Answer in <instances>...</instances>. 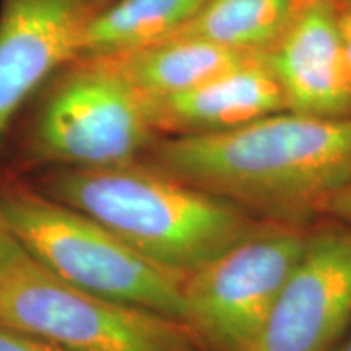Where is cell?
I'll list each match as a JSON object with an SVG mask.
<instances>
[{
	"label": "cell",
	"mask_w": 351,
	"mask_h": 351,
	"mask_svg": "<svg viewBox=\"0 0 351 351\" xmlns=\"http://www.w3.org/2000/svg\"><path fill=\"white\" fill-rule=\"evenodd\" d=\"M0 212L25 252L62 282L186 324L182 280L80 210L13 184L0 191Z\"/></svg>",
	"instance_id": "3957f363"
},
{
	"label": "cell",
	"mask_w": 351,
	"mask_h": 351,
	"mask_svg": "<svg viewBox=\"0 0 351 351\" xmlns=\"http://www.w3.org/2000/svg\"><path fill=\"white\" fill-rule=\"evenodd\" d=\"M112 0H0V142L23 104L80 57Z\"/></svg>",
	"instance_id": "ba28073f"
},
{
	"label": "cell",
	"mask_w": 351,
	"mask_h": 351,
	"mask_svg": "<svg viewBox=\"0 0 351 351\" xmlns=\"http://www.w3.org/2000/svg\"><path fill=\"white\" fill-rule=\"evenodd\" d=\"M304 226L261 219L182 280L186 324L210 351H247L304 252Z\"/></svg>",
	"instance_id": "8992f818"
},
{
	"label": "cell",
	"mask_w": 351,
	"mask_h": 351,
	"mask_svg": "<svg viewBox=\"0 0 351 351\" xmlns=\"http://www.w3.org/2000/svg\"><path fill=\"white\" fill-rule=\"evenodd\" d=\"M257 54L226 49L192 36H171L111 57L145 99L174 96L221 75Z\"/></svg>",
	"instance_id": "8fae6325"
},
{
	"label": "cell",
	"mask_w": 351,
	"mask_h": 351,
	"mask_svg": "<svg viewBox=\"0 0 351 351\" xmlns=\"http://www.w3.org/2000/svg\"><path fill=\"white\" fill-rule=\"evenodd\" d=\"M351 328V226L311 232L247 351H332Z\"/></svg>",
	"instance_id": "52a82bcc"
},
{
	"label": "cell",
	"mask_w": 351,
	"mask_h": 351,
	"mask_svg": "<svg viewBox=\"0 0 351 351\" xmlns=\"http://www.w3.org/2000/svg\"><path fill=\"white\" fill-rule=\"evenodd\" d=\"M43 192L80 210L161 270L184 280L257 226L221 197L163 173L148 161L59 168Z\"/></svg>",
	"instance_id": "7a4b0ae2"
},
{
	"label": "cell",
	"mask_w": 351,
	"mask_h": 351,
	"mask_svg": "<svg viewBox=\"0 0 351 351\" xmlns=\"http://www.w3.org/2000/svg\"><path fill=\"white\" fill-rule=\"evenodd\" d=\"M300 0H205L174 36H192L243 54H263L280 38Z\"/></svg>",
	"instance_id": "4fadbf2b"
},
{
	"label": "cell",
	"mask_w": 351,
	"mask_h": 351,
	"mask_svg": "<svg viewBox=\"0 0 351 351\" xmlns=\"http://www.w3.org/2000/svg\"><path fill=\"white\" fill-rule=\"evenodd\" d=\"M262 57L287 111L350 119L351 77L335 0H300L287 28Z\"/></svg>",
	"instance_id": "9c48e42d"
},
{
	"label": "cell",
	"mask_w": 351,
	"mask_h": 351,
	"mask_svg": "<svg viewBox=\"0 0 351 351\" xmlns=\"http://www.w3.org/2000/svg\"><path fill=\"white\" fill-rule=\"evenodd\" d=\"M339 7H340V28H341V36H343L346 64H348L350 77H351V3H345V5H339Z\"/></svg>",
	"instance_id": "e0dca14e"
},
{
	"label": "cell",
	"mask_w": 351,
	"mask_h": 351,
	"mask_svg": "<svg viewBox=\"0 0 351 351\" xmlns=\"http://www.w3.org/2000/svg\"><path fill=\"white\" fill-rule=\"evenodd\" d=\"M327 213L351 226V179L333 197Z\"/></svg>",
	"instance_id": "2e32d148"
},
{
	"label": "cell",
	"mask_w": 351,
	"mask_h": 351,
	"mask_svg": "<svg viewBox=\"0 0 351 351\" xmlns=\"http://www.w3.org/2000/svg\"><path fill=\"white\" fill-rule=\"evenodd\" d=\"M205 0H112L88 29L80 57L142 49L179 33Z\"/></svg>",
	"instance_id": "7c38bea8"
},
{
	"label": "cell",
	"mask_w": 351,
	"mask_h": 351,
	"mask_svg": "<svg viewBox=\"0 0 351 351\" xmlns=\"http://www.w3.org/2000/svg\"><path fill=\"white\" fill-rule=\"evenodd\" d=\"M332 351H351V330L345 333L343 339L339 341V345H337Z\"/></svg>",
	"instance_id": "ac0fdd59"
},
{
	"label": "cell",
	"mask_w": 351,
	"mask_h": 351,
	"mask_svg": "<svg viewBox=\"0 0 351 351\" xmlns=\"http://www.w3.org/2000/svg\"><path fill=\"white\" fill-rule=\"evenodd\" d=\"M0 322L69 351H210L181 320L72 287L25 249L0 283Z\"/></svg>",
	"instance_id": "5b68a950"
},
{
	"label": "cell",
	"mask_w": 351,
	"mask_h": 351,
	"mask_svg": "<svg viewBox=\"0 0 351 351\" xmlns=\"http://www.w3.org/2000/svg\"><path fill=\"white\" fill-rule=\"evenodd\" d=\"M145 103L160 137L225 132L287 109L262 54L184 93Z\"/></svg>",
	"instance_id": "30bf717a"
},
{
	"label": "cell",
	"mask_w": 351,
	"mask_h": 351,
	"mask_svg": "<svg viewBox=\"0 0 351 351\" xmlns=\"http://www.w3.org/2000/svg\"><path fill=\"white\" fill-rule=\"evenodd\" d=\"M143 160L267 221L304 226L351 179V117L285 109L231 130L160 137Z\"/></svg>",
	"instance_id": "6da1fadb"
},
{
	"label": "cell",
	"mask_w": 351,
	"mask_h": 351,
	"mask_svg": "<svg viewBox=\"0 0 351 351\" xmlns=\"http://www.w3.org/2000/svg\"><path fill=\"white\" fill-rule=\"evenodd\" d=\"M339 5H345V3H351V0H335Z\"/></svg>",
	"instance_id": "d6986e66"
},
{
	"label": "cell",
	"mask_w": 351,
	"mask_h": 351,
	"mask_svg": "<svg viewBox=\"0 0 351 351\" xmlns=\"http://www.w3.org/2000/svg\"><path fill=\"white\" fill-rule=\"evenodd\" d=\"M158 138L145 98L111 57H77L39 88L25 148L36 163L96 168L142 160Z\"/></svg>",
	"instance_id": "277c9868"
},
{
	"label": "cell",
	"mask_w": 351,
	"mask_h": 351,
	"mask_svg": "<svg viewBox=\"0 0 351 351\" xmlns=\"http://www.w3.org/2000/svg\"><path fill=\"white\" fill-rule=\"evenodd\" d=\"M21 252H23V247L13 236L10 226L7 225L5 218L0 212V283Z\"/></svg>",
	"instance_id": "9a60e30c"
},
{
	"label": "cell",
	"mask_w": 351,
	"mask_h": 351,
	"mask_svg": "<svg viewBox=\"0 0 351 351\" xmlns=\"http://www.w3.org/2000/svg\"><path fill=\"white\" fill-rule=\"evenodd\" d=\"M0 351H69L33 333L0 322Z\"/></svg>",
	"instance_id": "5bb4252c"
}]
</instances>
